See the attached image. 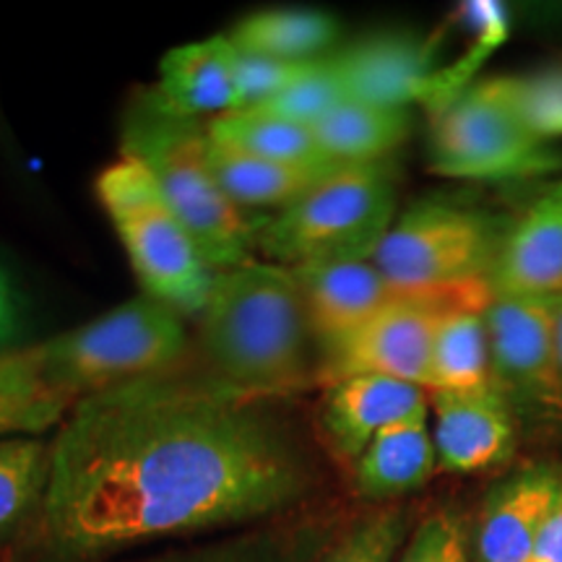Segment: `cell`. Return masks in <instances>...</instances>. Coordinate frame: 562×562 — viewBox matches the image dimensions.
<instances>
[{
  "mask_svg": "<svg viewBox=\"0 0 562 562\" xmlns=\"http://www.w3.org/2000/svg\"><path fill=\"white\" fill-rule=\"evenodd\" d=\"M211 161H214V172L222 188L237 206L245 211L277 209V214L313 193L341 167L256 157L214 138H211Z\"/></svg>",
  "mask_w": 562,
  "mask_h": 562,
  "instance_id": "cell-19",
  "label": "cell"
},
{
  "mask_svg": "<svg viewBox=\"0 0 562 562\" xmlns=\"http://www.w3.org/2000/svg\"><path fill=\"white\" fill-rule=\"evenodd\" d=\"M503 229L480 209L419 201L391 224L372 263L406 294L492 297L490 277Z\"/></svg>",
  "mask_w": 562,
  "mask_h": 562,
  "instance_id": "cell-6",
  "label": "cell"
},
{
  "mask_svg": "<svg viewBox=\"0 0 562 562\" xmlns=\"http://www.w3.org/2000/svg\"><path fill=\"white\" fill-rule=\"evenodd\" d=\"M305 66L237 50V97H240L237 112L266 108L281 91L290 89V83L297 79Z\"/></svg>",
  "mask_w": 562,
  "mask_h": 562,
  "instance_id": "cell-31",
  "label": "cell"
},
{
  "mask_svg": "<svg viewBox=\"0 0 562 562\" xmlns=\"http://www.w3.org/2000/svg\"><path fill=\"white\" fill-rule=\"evenodd\" d=\"M560 492L558 463H529L492 484L469 544L472 562H526Z\"/></svg>",
  "mask_w": 562,
  "mask_h": 562,
  "instance_id": "cell-12",
  "label": "cell"
},
{
  "mask_svg": "<svg viewBox=\"0 0 562 562\" xmlns=\"http://www.w3.org/2000/svg\"><path fill=\"white\" fill-rule=\"evenodd\" d=\"M487 302H463L440 315L432 339L430 378H427V389L432 393L495 385L487 321H484Z\"/></svg>",
  "mask_w": 562,
  "mask_h": 562,
  "instance_id": "cell-24",
  "label": "cell"
},
{
  "mask_svg": "<svg viewBox=\"0 0 562 562\" xmlns=\"http://www.w3.org/2000/svg\"><path fill=\"white\" fill-rule=\"evenodd\" d=\"M227 37L240 53L305 66L331 55L341 26L326 11L271 9L245 16Z\"/></svg>",
  "mask_w": 562,
  "mask_h": 562,
  "instance_id": "cell-21",
  "label": "cell"
},
{
  "mask_svg": "<svg viewBox=\"0 0 562 562\" xmlns=\"http://www.w3.org/2000/svg\"><path fill=\"white\" fill-rule=\"evenodd\" d=\"M50 482V442L40 435L0 438V554L24 542Z\"/></svg>",
  "mask_w": 562,
  "mask_h": 562,
  "instance_id": "cell-22",
  "label": "cell"
},
{
  "mask_svg": "<svg viewBox=\"0 0 562 562\" xmlns=\"http://www.w3.org/2000/svg\"><path fill=\"white\" fill-rule=\"evenodd\" d=\"M26 297L9 266L0 258V355L26 347Z\"/></svg>",
  "mask_w": 562,
  "mask_h": 562,
  "instance_id": "cell-33",
  "label": "cell"
},
{
  "mask_svg": "<svg viewBox=\"0 0 562 562\" xmlns=\"http://www.w3.org/2000/svg\"><path fill=\"white\" fill-rule=\"evenodd\" d=\"M513 102L533 138H562V58L529 76H513Z\"/></svg>",
  "mask_w": 562,
  "mask_h": 562,
  "instance_id": "cell-29",
  "label": "cell"
},
{
  "mask_svg": "<svg viewBox=\"0 0 562 562\" xmlns=\"http://www.w3.org/2000/svg\"><path fill=\"white\" fill-rule=\"evenodd\" d=\"M490 290L562 297V180L552 182L503 229Z\"/></svg>",
  "mask_w": 562,
  "mask_h": 562,
  "instance_id": "cell-16",
  "label": "cell"
},
{
  "mask_svg": "<svg viewBox=\"0 0 562 562\" xmlns=\"http://www.w3.org/2000/svg\"><path fill=\"white\" fill-rule=\"evenodd\" d=\"M409 110L370 108L360 102H344L331 115L313 125L321 151L334 165H372L385 161L393 149L409 136Z\"/></svg>",
  "mask_w": 562,
  "mask_h": 562,
  "instance_id": "cell-25",
  "label": "cell"
},
{
  "mask_svg": "<svg viewBox=\"0 0 562 562\" xmlns=\"http://www.w3.org/2000/svg\"><path fill=\"white\" fill-rule=\"evenodd\" d=\"M305 300L318 349L344 339L378 311L406 292H398L372 261H336L292 269Z\"/></svg>",
  "mask_w": 562,
  "mask_h": 562,
  "instance_id": "cell-17",
  "label": "cell"
},
{
  "mask_svg": "<svg viewBox=\"0 0 562 562\" xmlns=\"http://www.w3.org/2000/svg\"><path fill=\"white\" fill-rule=\"evenodd\" d=\"M97 199L121 237L144 294L180 315H199L216 271L136 159L121 157L97 178Z\"/></svg>",
  "mask_w": 562,
  "mask_h": 562,
  "instance_id": "cell-7",
  "label": "cell"
},
{
  "mask_svg": "<svg viewBox=\"0 0 562 562\" xmlns=\"http://www.w3.org/2000/svg\"><path fill=\"white\" fill-rule=\"evenodd\" d=\"M438 453L427 417L402 422L383 430L355 461V487L372 503L409 495L427 484Z\"/></svg>",
  "mask_w": 562,
  "mask_h": 562,
  "instance_id": "cell-20",
  "label": "cell"
},
{
  "mask_svg": "<svg viewBox=\"0 0 562 562\" xmlns=\"http://www.w3.org/2000/svg\"><path fill=\"white\" fill-rule=\"evenodd\" d=\"M398 562H472L463 524L451 513H432L414 529Z\"/></svg>",
  "mask_w": 562,
  "mask_h": 562,
  "instance_id": "cell-32",
  "label": "cell"
},
{
  "mask_svg": "<svg viewBox=\"0 0 562 562\" xmlns=\"http://www.w3.org/2000/svg\"><path fill=\"white\" fill-rule=\"evenodd\" d=\"M526 562H562V492Z\"/></svg>",
  "mask_w": 562,
  "mask_h": 562,
  "instance_id": "cell-34",
  "label": "cell"
},
{
  "mask_svg": "<svg viewBox=\"0 0 562 562\" xmlns=\"http://www.w3.org/2000/svg\"><path fill=\"white\" fill-rule=\"evenodd\" d=\"M271 402L175 370L79 398L50 440L37 521L9 562H100L290 518L315 467Z\"/></svg>",
  "mask_w": 562,
  "mask_h": 562,
  "instance_id": "cell-1",
  "label": "cell"
},
{
  "mask_svg": "<svg viewBox=\"0 0 562 562\" xmlns=\"http://www.w3.org/2000/svg\"><path fill=\"white\" fill-rule=\"evenodd\" d=\"M334 539L305 518H279L136 562H318Z\"/></svg>",
  "mask_w": 562,
  "mask_h": 562,
  "instance_id": "cell-18",
  "label": "cell"
},
{
  "mask_svg": "<svg viewBox=\"0 0 562 562\" xmlns=\"http://www.w3.org/2000/svg\"><path fill=\"white\" fill-rule=\"evenodd\" d=\"M453 24L461 32V53L459 58L435 70L430 94L425 100L430 115H438L456 97L476 83L480 68L508 40L510 13L497 0H472V3L459 5V11L453 13Z\"/></svg>",
  "mask_w": 562,
  "mask_h": 562,
  "instance_id": "cell-26",
  "label": "cell"
},
{
  "mask_svg": "<svg viewBox=\"0 0 562 562\" xmlns=\"http://www.w3.org/2000/svg\"><path fill=\"white\" fill-rule=\"evenodd\" d=\"M396 222V178L389 161L339 167L294 206L263 216L256 250L286 269L372 261Z\"/></svg>",
  "mask_w": 562,
  "mask_h": 562,
  "instance_id": "cell-4",
  "label": "cell"
},
{
  "mask_svg": "<svg viewBox=\"0 0 562 562\" xmlns=\"http://www.w3.org/2000/svg\"><path fill=\"white\" fill-rule=\"evenodd\" d=\"M344 102H349V94L344 87L339 63L331 53L328 58L307 63L305 70L290 83V89L281 91L277 100L261 108V112H271L284 121L313 128Z\"/></svg>",
  "mask_w": 562,
  "mask_h": 562,
  "instance_id": "cell-28",
  "label": "cell"
},
{
  "mask_svg": "<svg viewBox=\"0 0 562 562\" xmlns=\"http://www.w3.org/2000/svg\"><path fill=\"white\" fill-rule=\"evenodd\" d=\"M558 305L560 297L492 294L484 307L492 383L510 406L562 412L558 334H554Z\"/></svg>",
  "mask_w": 562,
  "mask_h": 562,
  "instance_id": "cell-10",
  "label": "cell"
},
{
  "mask_svg": "<svg viewBox=\"0 0 562 562\" xmlns=\"http://www.w3.org/2000/svg\"><path fill=\"white\" fill-rule=\"evenodd\" d=\"M406 531L409 526L402 510L372 513L334 539L318 562H393Z\"/></svg>",
  "mask_w": 562,
  "mask_h": 562,
  "instance_id": "cell-30",
  "label": "cell"
},
{
  "mask_svg": "<svg viewBox=\"0 0 562 562\" xmlns=\"http://www.w3.org/2000/svg\"><path fill=\"white\" fill-rule=\"evenodd\" d=\"M427 417L422 385L385 375H355L328 385L321 404V432L341 461H357L383 430Z\"/></svg>",
  "mask_w": 562,
  "mask_h": 562,
  "instance_id": "cell-14",
  "label": "cell"
},
{
  "mask_svg": "<svg viewBox=\"0 0 562 562\" xmlns=\"http://www.w3.org/2000/svg\"><path fill=\"white\" fill-rule=\"evenodd\" d=\"M154 110L172 117L203 121L240 108L237 97V50L227 34L172 47L159 63V81L138 91Z\"/></svg>",
  "mask_w": 562,
  "mask_h": 562,
  "instance_id": "cell-15",
  "label": "cell"
},
{
  "mask_svg": "<svg viewBox=\"0 0 562 562\" xmlns=\"http://www.w3.org/2000/svg\"><path fill=\"white\" fill-rule=\"evenodd\" d=\"M209 136L222 144L235 146L256 157L277 161H300V165H334L321 151L313 128L284 121L261 110L229 112V115L209 121Z\"/></svg>",
  "mask_w": 562,
  "mask_h": 562,
  "instance_id": "cell-27",
  "label": "cell"
},
{
  "mask_svg": "<svg viewBox=\"0 0 562 562\" xmlns=\"http://www.w3.org/2000/svg\"><path fill=\"white\" fill-rule=\"evenodd\" d=\"M435 406V453L451 474L487 472L505 463L516 448L513 406L495 385L474 391H438Z\"/></svg>",
  "mask_w": 562,
  "mask_h": 562,
  "instance_id": "cell-13",
  "label": "cell"
},
{
  "mask_svg": "<svg viewBox=\"0 0 562 562\" xmlns=\"http://www.w3.org/2000/svg\"><path fill=\"white\" fill-rule=\"evenodd\" d=\"M121 149L151 175L211 269L252 261L261 220L237 206L216 178L209 123L165 115L136 97L123 115Z\"/></svg>",
  "mask_w": 562,
  "mask_h": 562,
  "instance_id": "cell-3",
  "label": "cell"
},
{
  "mask_svg": "<svg viewBox=\"0 0 562 562\" xmlns=\"http://www.w3.org/2000/svg\"><path fill=\"white\" fill-rule=\"evenodd\" d=\"M334 58L349 100L385 110L425 104L438 70L435 42L406 32L370 34L334 53Z\"/></svg>",
  "mask_w": 562,
  "mask_h": 562,
  "instance_id": "cell-11",
  "label": "cell"
},
{
  "mask_svg": "<svg viewBox=\"0 0 562 562\" xmlns=\"http://www.w3.org/2000/svg\"><path fill=\"white\" fill-rule=\"evenodd\" d=\"M209 375L250 396L279 398L313 370V326L292 269L252 261L220 271L199 313Z\"/></svg>",
  "mask_w": 562,
  "mask_h": 562,
  "instance_id": "cell-2",
  "label": "cell"
},
{
  "mask_svg": "<svg viewBox=\"0 0 562 562\" xmlns=\"http://www.w3.org/2000/svg\"><path fill=\"white\" fill-rule=\"evenodd\" d=\"M490 297H425L402 294L360 328L321 349L318 378L326 385L355 375H385L427 389L435 328L440 315L463 302Z\"/></svg>",
  "mask_w": 562,
  "mask_h": 562,
  "instance_id": "cell-9",
  "label": "cell"
},
{
  "mask_svg": "<svg viewBox=\"0 0 562 562\" xmlns=\"http://www.w3.org/2000/svg\"><path fill=\"white\" fill-rule=\"evenodd\" d=\"M47 381L79 402L91 393L175 370L188 351L182 315L138 294L100 318L37 344Z\"/></svg>",
  "mask_w": 562,
  "mask_h": 562,
  "instance_id": "cell-5",
  "label": "cell"
},
{
  "mask_svg": "<svg viewBox=\"0 0 562 562\" xmlns=\"http://www.w3.org/2000/svg\"><path fill=\"white\" fill-rule=\"evenodd\" d=\"M74 404L47 381L37 344L0 355V438L58 430Z\"/></svg>",
  "mask_w": 562,
  "mask_h": 562,
  "instance_id": "cell-23",
  "label": "cell"
},
{
  "mask_svg": "<svg viewBox=\"0 0 562 562\" xmlns=\"http://www.w3.org/2000/svg\"><path fill=\"white\" fill-rule=\"evenodd\" d=\"M554 334H558V364H560V381H562V297L558 305V323H554Z\"/></svg>",
  "mask_w": 562,
  "mask_h": 562,
  "instance_id": "cell-35",
  "label": "cell"
},
{
  "mask_svg": "<svg viewBox=\"0 0 562 562\" xmlns=\"http://www.w3.org/2000/svg\"><path fill=\"white\" fill-rule=\"evenodd\" d=\"M430 167L446 178L501 182L558 172L562 157L524 125L513 76H492L432 115Z\"/></svg>",
  "mask_w": 562,
  "mask_h": 562,
  "instance_id": "cell-8",
  "label": "cell"
}]
</instances>
